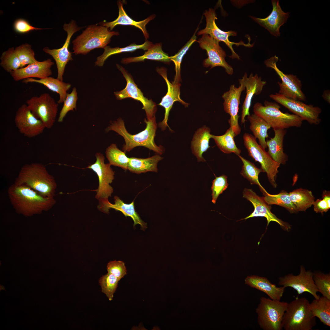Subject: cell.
Returning a JSON list of instances; mask_svg holds the SVG:
<instances>
[{
  "label": "cell",
  "mask_w": 330,
  "mask_h": 330,
  "mask_svg": "<svg viewBox=\"0 0 330 330\" xmlns=\"http://www.w3.org/2000/svg\"><path fill=\"white\" fill-rule=\"evenodd\" d=\"M11 204L20 212L29 215L47 210L56 203L54 197H44L24 184L14 183L8 188Z\"/></svg>",
  "instance_id": "obj_1"
},
{
  "label": "cell",
  "mask_w": 330,
  "mask_h": 330,
  "mask_svg": "<svg viewBox=\"0 0 330 330\" xmlns=\"http://www.w3.org/2000/svg\"><path fill=\"white\" fill-rule=\"evenodd\" d=\"M144 121L146 124L145 129L134 135L128 133L124 122L121 118L111 122L106 129V131H115L123 137L125 145L123 146V150L125 152H130L136 147L142 146L153 150L158 154H162L164 152L163 147L157 145L154 141L157 129L155 116L151 119L146 120L145 119Z\"/></svg>",
  "instance_id": "obj_2"
},
{
  "label": "cell",
  "mask_w": 330,
  "mask_h": 330,
  "mask_svg": "<svg viewBox=\"0 0 330 330\" xmlns=\"http://www.w3.org/2000/svg\"><path fill=\"white\" fill-rule=\"evenodd\" d=\"M15 184L25 185L42 196L54 197L57 185L46 166L38 163L27 164L21 168Z\"/></svg>",
  "instance_id": "obj_3"
},
{
  "label": "cell",
  "mask_w": 330,
  "mask_h": 330,
  "mask_svg": "<svg viewBox=\"0 0 330 330\" xmlns=\"http://www.w3.org/2000/svg\"><path fill=\"white\" fill-rule=\"evenodd\" d=\"M315 317L306 298L296 297L288 303L283 315L282 328L285 330H312L316 325Z\"/></svg>",
  "instance_id": "obj_4"
},
{
  "label": "cell",
  "mask_w": 330,
  "mask_h": 330,
  "mask_svg": "<svg viewBox=\"0 0 330 330\" xmlns=\"http://www.w3.org/2000/svg\"><path fill=\"white\" fill-rule=\"evenodd\" d=\"M119 34L118 32L111 31L101 25H89L72 41L73 53L86 55L95 49L104 48L112 36Z\"/></svg>",
  "instance_id": "obj_5"
},
{
  "label": "cell",
  "mask_w": 330,
  "mask_h": 330,
  "mask_svg": "<svg viewBox=\"0 0 330 330\" xmlns=\"http://www.w3.org/2000/svg\"><path fill=\"white\" fill-rule=\"evenodd\" d=\"M280 106L276 102L265 101L264 105L256 103L253 106L254 114L260 116L274 129H286L290 127H300L303 121L294 114L283 113Z\"/></svg>",
  "instance_id": "obj_6"
},
{
  "label": "cell",
  "mask_w": 330,
  "mask_h": 330,
  "mask_svg": "<svg viewBox=\"0 0 330 330\" xmlns=\"http://www.w3.org/2000/svg\"><path fill=\"white\" fill-rule=\"evenodd\" d=\"M288 304L287 302L261 297L256 309L260 327L264 330H282V321Z\"/></svg>",
  "instance_id": "obj_7"
},
{
  "label": "cell",
  "mask_w": 330,
  "mask_h": 330,
  "mask_svg": "<svg viewBox=\"0 0 330 330\" xmlns=\"http://www.w3.org/2000/svg\"><path fill=\"white\" fill-rule=\"evenodd\" d=\"M244 144L249 155L261 165V169L266 173L268 179L274 188L278 168L280 165L274 161L265 149L257 142L256 138L251 134L245 133L243 136Z\"/></svg>",
  "instance_id": "obj_8"
},
{
  "label": "cell",
  "mask_w": 330,
  "mask_h": 330,
  "mask_svg": "<svg viewBox=\"0 0 330 330\" xmlns=\"http://www.w3.org/2000/svg\"><path fill=\"white\" fill-rule=\"evenodd\" d=\"M26 104L34 115L40 120L46 128L53 125L58 110V104L48 93L31 97L26 101Z\"/></svg>",
  "instance_id": "obj_9"
},
{
  "label": "cell",
  "mask_w": 330,
  "mask_h": 330,
  "mask_svg": "<svg viewBox=\"0 0 330 330\" xmlns=\"http://www.w3.org/2000/svg\"><path fill=\"white\" fill-rule=\"evenodd\" d=\"M279 58L275 55L264 61L266 67L274 70L281 80L278 84L280 89L278 93L288 98L300 101H305L306 97L302 91L301 81L295 75L286 74L277 67L276 63Z\"/></svg>",
  "instance_id": "obj_10"
},
{
  "label": "cell",
  "mask_w": 330,
  "mask_h": 330,
  "mask_svg": "<svg viewBox=\"0 0 330 330\" xmlns=\"http://www.w3.org/2000/svg\"><path fill=\"white\" fill-rule=\"evenodd\" d=\"M95 156V162L89 165L87 168L92 170L98 177L99 186L95 190L96 192L95 198L100 201L108 200L111 196L113 189L110 184L115 178V172L109 163H105V157L103 154L97 152Z\"/></svg>",
  "instance_id": "obj_11"
},
{
  "label": "cell",
  "mask_w": 330,
  "mask_h": 330,
  "mask_svg": "<svg viewBox=\"0 0 330 330\" xmlns=\"http://www.w3.org/2000/svg\"><path fill=\"white\" fill-rule=\"evenodd\" d=\"M204 14L206 18V26L204 29L199 31L197 33V35L207 34L219 42L220 41L224 42L231 51L232 54L229 56L230 58L240 59V57L235 53L233 48V45L237 46L242 45L249 48L253 46L254 43L251 44L250 42L248 43L245 44L242 41L239 42L230 41L229 39V37L236 36L237 35V33L233 31H224L218 27L215 22L217 18L215 9L209 8L208 10H206Z\"/></svg>",
  "instance_id": "obj_12"
},
{
  "label": "cell",
  "mask_w": 330,
  "mask_h": 330,
  "mask_svg": "<svg viewBox=\"0 0 330 330\" xmlns=\"http://www.w3.org/2000/svg\"><path fill=\"white\" fill-rule=\"evenodd\" d=\"M270 97L281 104L300 117L303 120L306 121L311 124L317 125L321 121L320 115L321 108L312 105H307L300 101L286 97L278 93L271 94Z\"/></svg>",
  "instance_id": "obj_13"
},
{
  "label": "cell",
  "mask_w": 330,
  "mask_h": 330,
  "mask_svg": "<svg viewBox=\"0 0 330 330\" xmlns=\"http://www.w3.org/2000/svg\"><path fill=\"white\" fill-rule=\"evenodd\" d=\"M117 68L122 73L127 81L126 86L123 89L115 92V95L117 100H121L127 98H131L140 101L143 105L142 109L145 110L148 120L151 119L155 116L156 107L152 100H149L137 87L131 76L122 66L116 64Z\"/></svg>",
  "instance_id": "obj_14"
},
{
  "label": "cell",
  "mask_w": 330,
  "mask_h": 330,
  "mask_svg": "<svg viewBox=\"0 0 330 330\" xmlns=\"http://www.w3.org/2000/svg\"><path fill=\"white\" fill-rule=\"evenodd\" d=\"M198 42L200 48L206 51L208 56L207 58L203 61L204 66L210 67L211 68L221 66L225 69L228 74H233V68L226 61V54L220 46L219 42L207 34L202 35Z\"/></svg>",
  "instance_id": "obj_15"
},
{
  "label": "cell",
  "mask_w": 330,
  "mask_h": 330,
  "mask_svg": "<svg viewBox=\"0 0 330 330\" xmlns=\"http://www.w3.org/2000/svg\"><path fill=\"white\" fill-rule=\"evenodd\" d=\"M63 29L66 31L67 37L62 47L58 49H50L45 47L43 51L52 57L55 60L57 69V78L63 81V76L66 65L70 61L73 60L72 53L70 52L68 47L72 36L76 32L81 29L82 27H78L74 20H72L69 23H64Z\"/></svg>",
  "instance_id": "obj_16"
},
{
  "label": "cell",
  "mask_w": 330,
  "mask_h": 330,
  "mask_svg": "<svg viewBox=\"0 0 330 330\" xmlns=\"http://www.w3.org/2000/svg\"><path fill=\"white\" fill-rule=\"evenodd\" d=\"M278 283L285 288H292L297 292L298 295L305 292H307L312 295L315 299H317L320 296L317 295L319 291L316 286L313 279V272L310 270H306L305 267L301 265L299 274L295 275L288 274L279 277Z\"/></svg>",
  "instance_id": "obj_17"
},
{
  "label": "cell",
  "mask_w": 330,
  "mask_h": 330,
  "mask_svg": "<svg viewBox=\"0 0 330 330\" xmlns=\"http://www.w3.org/2000/svg\"><path fill=\"white\" fill-rule=\"evenodd\" d=\"M14 122L19 131L29 138L40 135L46 128L43 122L34 115L25 104L22 105L17 110Z\"/></svg>",
  "instance_id": "obj_18"
},
{
  "label": "cell",
  "mask_w": 330,
  "mask_h": 330,
  "mask_svg": "<svg viewBox=\"0 0 330 330\" xmlns=\"http://www.w3.org/2000/svg\"><path fill=\"white\" fill-rule=\"evenodd\" d=\"M240 84L238 87L234 84L232 85L229 90L225 92L222 96L224 100L223 103L224 110L230 115L228 122L230 127L234 132L236 136L240 134L241 131L238 123L239 116L238 113L240 96L242 92L245 89L243 84Z\"/></svg>",
  "instance_id": "obj_19"
},
{
  "label": "cell",
  "mask_w": 330,
  "mask_h": 330,
  "mask_svg": "<svg viewBox=\"0 0 330 330\" xmlns=\"http://www.w3.org/2000/svg\"><path fill=\"white\" fill-rule=\"evenodd\" d=\"M243 195V197L252 204L254 210L248 216L242 219H247L254 217H263L267 219V226L271 221H274L278 223L285 230L288 231L291 229L289 224L278 218L271 212L270 205L266 202L263 197L259 196L252 189L246 188L244 189Z\"/></svg>",
  "instance_id": "obj_20"
},
{
  "label": "cell",
  "mask_w": 330,
  "mask_h": 330,
  "mask_svg": "<svg viewBox=\"0 0 330 330\" xmlns=\"http://www.w3.org/2000/svg\"><path fill=\"white\" fill-rule=\"evenodd\" d=\"M156 71L164 79L167 84V88L166 94L162 98L161 102L159 104V105L164 108L165 112L163 119L159 123L158 126L162 130H165L167 127H168L170 130H172L168 125L167 122L170 111L174 103L176 101H178L185 107H187L189 104L183 101L180 97V84H174L172 82L171 83L168 80L166 68L163 67L157 68Z\"/></svg>",
  "instance_id": "obj_21"
},
{
  "label": "cell",
  "mask_w": 330,
  "mask_h": 330,
  "mask_svg": "<svg viewBox=\"0 0 330 330\" xmlns=\"http://www.w3.org/2000/svg\"><path fill=\"white\" fill-rule=\"evenodd\" d=\"M238 81L239 84L244 85L246 90V95L242 106L241 122L242 124H244L246 121V116L250 115L249 109L253 96L262 92L266 82L262 80L261 78L257 74L253 75L251 73L248 77L246 73H245L242 79H239Z\"/></svg>",
  "instance_id": "obj_22"
},
{
  "label": "cell",
  "mask_w": 330,
  "mask_h": 330,
  "mask_svg": "<svg viewBox=\"0 0 330 330\" xmlns=\"http://www.w3.org/2000/svg\"><path fill=\"white\" fill-rule=\"evenodd\" d=\"M273 9L270 14L264 18L250 17L261 26L266 29L272 35L277 37L280 35V27L285 23L289 17V13H285L280 6L279 0H272Z\"/></svg>",
  "instance_id": "obj_23"
},
{
  "label": "cell",
  "mask_w": 330,
  "mask_h": 330,
  "mask_svg": "<svg viewBox=\"0 0 330 330\" xmlns=\"http://www.w3.org/2000/svg\"><path fill=\"white\" fill-rule=\"evenodd\" d=\"M54 64L51 59L48 58L42 61H37L28 64L26 67L13 71L10 74L16 81L28 78L44 79L52 75L51 68Z\"/></svg>",
  "instance_id": "obj_24"
},
{
  "label": "cell",
  "mask_w": 330,
  "mask_h": 330,
  "mask_svg": "<svg viewBox=\"0 0 330 330\" xmlns=\"http://www.w3.org/2000/svg\"><path fill=\"white\" fill-rule=\"evenodd\" d=\"M114 199V204L110 203L108 200L99 201L97 208L99 211L106 214H108L109 209L111 208L120 211L126 217L129 216L132 218L134 222V226L137 224H139L142 230H145L147 228V223L141 219L135 210L134 201L130 204H127L117 196H115Z\"/></svg>",
  "instance_id": "obj_25"
},
{
  "label": "cell",
  "mask_w": 330,
  "mask_h": 330,
  "mask_svg": "<svg viewBox=\"0 0 330 330\" xmlns=\"http://www.w3.org/2000/svg\"><path fill=\"white\" fill-rule=\"evenodd\" d=\"M123 2L120 0L117 2L119 15L115 20L110 22L103 21L99 24L101 25L106 27L111 31H112L115 26L118 25L134 26L141 31L145 41L147 40L149 38V35L146 29V25L149 22L155 18L156 15L152 14L142 20L139 21H135L130 17L126 12L123 7L124 3Z\"/></svg>",
  "instance_id": "obj_26"
},
{
  "label": "cell",
  "mask_w": 330,
  "mask_h": 330,
  "mask_svg": "<svg viewBox=\"0 0 330 330\" xmlns=\"http://www.w3.org/2000/svg\"><path fill=\"white\" fill-rule=\"evenodd\" d=\"M245 284L263 292L272 299L280 300L285 291L284 287H277L266 277L251 275L245 279Z\"/></svg>",
  "instance_id": "obj_27"
},
{
  "label": "cell",
  "mask_w": 330,
  "mask_h": 330,
  "mask_svg": "<svg viewBox=\"0 0 330 330\" xmlns=\"http://www.w3.org/2000/svg\"><path fill=\"white\" fill-rule=\"evenodd\" d=\"M273 138L266 141L268 153L275 162L285 164L288 160L287 155L284 152L283 141L287 132L286 129H274Z\"/></svg>",
  "instance_id": "obj_28"
},
{
  "label": "cell",
  "mask_w": 330,
  "mask_h": 330,
  "mask_svg": "<svg viewBox=\"0 0 330 330\" xmlns=\"http://www.w3.org/2000/svg\"><path fill=\"white\" fill-rule=\"evenodd\" d=\"M210 128L205 125L198 129L193 135L191 143V148L193 154L198 162L206 161L202 154L210 147Z\"/></svg>",
  "instance_id": "obj_29"
},
{
  "label": "cell",
  "mask_w": 330,
  "mask_h": 330,
  "mask_svg": "<svg viewBox=\"0 0 330 330\" xmlns=\"http://www.w3.org/2000/svg\"><path fill=\"white\" fill-rule=\"evenodd\" d=\"M22 82L25 83L33 82L41 84L50 90L58 93L60 97L57 101L58 104L64 102L68 94L67 91L71 87L70 83L65 82L57 78L50 76L39 79L28 78L22 80Z\"/></svg>",
  "instance_id": "obj_30"
},
{
  "label": "cell",
  "mask_w": 330,
  "mask_h": 330,
  "mask_svg": "<svg viewBox=\"0 0 330 330\" xmlns=\"http://www.w3.org/2000/svg\"><path fill=\"white\" fill-rule=\"evenodd\" d=\"M128 169L130 171L140 174L148 171L157 172L158 162L163 158L157 154L147 158H129Z\"/></svg>",
  "instance_id": "obj_31"
},
{
  "label": "cell",
  "mask_w": 330,
  "mask_h": 330,
  "mask_svg": "<svg viewBox=\"0 0 330 330\" xmlns=\"http://www.w3.org/2000/svg\"><path fill=\"white\" fill-rule=\"evenodd\" d=\"M161 43L153 45L141 56L123 58L121 63L127 64L144 61L145 59L169 63L171 61L167 54L163 50Z\"/></svg>",
  "instance_id": "obj_32"
},
{
  "label": "cell",
  "mask_w": 330,
  "mask_h": 330,
  "mask_svg": "<svg viewBox=\"0 0 330 330\" xmlns=\"http://www.w3.org/2000/svg\"><path fill=\"white\" fill-rule=\"evenodd\" d=\"M153 45L152 42L147 40L142 44L137 45L133 43L128 46L122 48H111L107 46L103 48L104 50L103 54L97 58L95 65L99 67L103 66L106 60L112 55L124 52H132L138 49L147 50Z\"/></svg>",
  "instance_id": "obj_33"
},
{
  "label": "cell",
  "mask_w": 330,
  "mask_h": 330,
  "mask_svg": "<svg viewBox=\"0 0 330 330\" xmlns=\"http://www.w3.org/2000/svg\"><path fill=\"white\" fill-rule=\"evenodd\" d=\"M250 123V129L254 137L257 138L259 145L264 149L267 148L266 139L269 137L268 130L271 127L262 118L255 114L248 116Z\"/></svg>",
  "instance_id": "obj_34"
},
{
  "label": "cell",
  "mask_w": 330,
  "mask_h": 330,
  "mask_svg": "<svg viewBox=\"0 0 330 330\" xmlns=\"http://www.w3.org/2000/svg\"><path fill=\"white\" fill-rule=\"evenodd\" d=\"M311 312L324 324L330 326V299L323 296L314 299L310 303Z\"/></svg>",
  "instance_id": "obj_35"
},
{
  "label": "cell",
  "mask_w": 330,
  "mask_h": 330,
  "mask_svg": "<svg viewBox=\"0 0 330 330\" xmlns=\"http://www.w3.org/2000/svg\"><path fill=\"white\" fill-rule=\"evenodd\" d=\"M291 200L295 206L297 211H305L311 207L315 201L311 191L299 188L289 193Z\"/></svg>",
  "instance_id": "obj_36"
},
{
  "label": "cell",
  "mask_w": 330,
  "mask_h": 330,
  "mask_svg": "<svg viewBox=\"0 0 330 330\" xmlns=\"http://www.w3.org/2000/svg\"><path fill=\"white\" fill-rule=\"evenodd\" d=\"M235 137L234 132L230 127L224 134L216 136L211 134V138L222 152L226 154L234 153L238 156L240 155L241 150L236 145L234 140Z\"/></svg>",
  "instance_id": "obj_37"
},
{
  "label": "cell",
  "mask_w": 330,
  "mask_h": 330,
  "mask_svg": "<svg viewBox=\"0 0 330 330\" xmlns=\"http://www.w3.org/2000/svg\"><path fill=\"white\" fill-rule=\"evenodd\" d=\"M242 161L243 165L240 173L245 178L247 179L251 184L257 185L258 186L263 194L267 192L260 184L258 179V175L263 172L260 168L257 167L254 164L244 158L241 155L237 156Z\"/></svg>",
  "instance_id": "obj_38"
},
{
  "label": "cell",
  "mask_w": 330,
  "mask_h": 330,
  "mask_svg": "<svg viewBox=\"0 0 330 330\" xmlns=\"http://www.w3.org/2000/svg\"><path fill=\"white\" fill-rule=\"evenodd\" d=\"M263 199L269 205L275 204L283 207L291 213L297 212L296 208L292 202L289 193L282 191L279 193L272 195L267 193L263 194Z\"/></svg>",
  "instance_id": "obj_39"
},
{
  "label": "cell",
  "mask_w": 330,
  "mask_h": 330,
  "mask_svg": "<svg viewBox=\"0 0 330 330\" xmlns=\"http://www.w3.org/2000/svg\"><path fill=\"white\" fill-rule=\"evenodd\" d=\"M106 157L111 165L120 167L124 170L128 169L130 159L124 152L119 150L115 144H112L106 149Z\"/></svg>",
  "instance_id": "obj_40"
},
{
  "label": "cell",
  "mask_w": 330,
  "mask_h": 330,
  "mask_svg": "<svg viewBox=\"0 0 330 330\" xmlns=\"http://www.w3.org/2000/svg\"><path fill=\"white\" fill-rule=\"evenodd\" d=\"M198 29V26L196 28L194 34L190 39L180 49L177 53L174 56L169 57L170 60L173 61L175 64L176 74L173 83L174 84L179 83L181 80V65L182 59L193 43L196 41V33Z\"/></svg>",
  "instance_id": "obj_41"
},
{
  "label": "cell",
  "mask_w": 330,
  "mask_h": 330,
  "mask_svg": "<svg viewBox=\"0 0 330 330\" xmlns=\"http://www.w3.org/2000/svg\"><path fill=\"white\" fill-rule=\"evenodd\" d=\"M0 66L6 72H11L21 68V63L13 48L3 53L0 57Z\"/></svg>",
  "instance_id": "obj_42"
},
{
  "label": "cell",
  "mask_w": 330,
  "mask_h": 330,
  "mask_svg": "<svg viewBox=\"0 0 330 330\" xmlns=\"http://www.w3.org/2000/svg\"><path fill=\"white\" fill-rule=\"evenodd\" d=\"M119 281L115 276L108 273L102 276L99 280L102 292L106 295L109 301L113 299Z\"/></svg>",
  "instance_id": "obj_43"
},
{
  "label": "cell",
  "mask_w": 330,
  "mask_h": 330,
  "mask_svg": "<svg viewBox=\"0 0 330 330\" xmlns=\"http://www.w3.org/2000/svg\"><path fill=\"white\" fill-rule=\"evenodd\" d=\"M313 279L319 292L323 296L330 299V274L319 271L313 272Z\"/></svg>",
  "instance_id": "obj_44"
},
{
  "label": "cell",
  "mask_w": 330,
  "mask_h": 330,
  "mask_svg": "<svg viewBox=\"0 0 330 330\" xmlns=\"http://www.w3.org/2000/svg\"><path fill=\"white\" fill-rule=\"evenodd\" d=\"M21 63V68L26 65L37 62L35 53L31 49V46L27 43L20 45L15 49Z\"/></svg>",
  "instance_id": "obj_45"
},
{
  "label": "cell",
  "mask_w": 330,
  "mask_h": 330,
  "mask_svg": "<svg viewBox=\"0 0 330 330\" xmlns=\"http://www.w3.org/2000/svg\"><path fill=\"white\" fill-rule=\"evenodd\" d=\"M77 93L75 87H74L70 94L68 93L66 98L64 102L63 106L60 112L58 121L61 123L68 112L76 110V102L78 100Z\"/></svg>",
  "instance_id": "obj_46"
},
{
  "label": "cell",
  "mask_w": 330,
  "mask_h": 330,
  "mask_svg": "<svg viewBox=\"0 0 330 330\" xmlns=\"http://www.w3.org/2000/svg\"><path fill=\"white\" fill-rule=\"evenodd\" d=\"M227 178L226 176L223 174L215 177L213 181L211 190L212 191V202L213 204H215L219 195L227 189L229 185Z\"/></svg>",
  "instance_id": "obj_47"
},
{
  "label": "cell",
  "mask_w": 330,
  "mask_h": 330,
  "mask_svg": "<svg viewBox=\"0 0 330 330\" xmlns=\"http://www.w3.org/2000/svg\"><path fill=\"white\" fill-rule=\"evenodd\" d=\"M107 270L108 273L114 275L119 281L127 273L125 263L120 261L109 262L107 265Z\"/></svg>",
  "instance_id": "obj_48"
},
{
  "label": "cell",
  "mask_w": 330,
  "mask_h": 330,
  "mask_svg": "<svg viewBox=\"0 0 330 330\" xmlns=\"http://www.w3.org/2000/svg\"><path fill=\"white\" fill-rule=\"evenodd\" d=\"M13 27L16 31L21 34L26 33L34 30L45 29L35 27L31 25L26 20L20 18L15 20L14 22Z\"/></svg>",
  "instance_id": "obj_49"
},
{
  "label": "cell",
  "mask_w": 330,
  "mask_h": 330,
  "mask_svg": "<svg viewBox=\"0 0 330 330\" xmlns=\"http://www.w3.org/2000/svg\"><path fill=\"white\" fill-rule=\"evenodd\" d=\"M313 205L314 211L317 213L326 212L330 208V206L323 199L317 200L314 201Z\"/></svg>",
  "instance_id": "obj_50"
},
{
  "label": "cell",
  "mask_w": 330,
  "mask_h": 330,
  "mask_svg": "<svg viewBox=\"0 0 330 330\" xmlns=\"http://www.w3.org/2000/svg\"><path fill=\"white\" fill-rule=\"evenodd\" d=\"M322 198L327 202L329 206H330V192L328 191L323 192Z\"/></svg>",
  "instance_id": "obj_51"
},
{
  "label": "cell",
  "mask_w": 330,
  "mask_h": 330,
  "mask_svg": "<svg viewBox=\"0 0 330 330\" xmlns=\"http://www.w3.org/2000/svg\"><path fill=\"white\" fill-rule=\"evenodd\" d=\"M322 97L324 100L330 103V92L328 90H325L324 92Z\"/></svg>",
  "instance_id": "obj_52"
}]
</instances>
